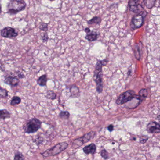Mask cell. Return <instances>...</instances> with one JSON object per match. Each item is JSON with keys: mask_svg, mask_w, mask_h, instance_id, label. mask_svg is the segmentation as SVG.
I'll return each mask as SVG.
<instances>
[{"mask_svg": "<svg viewBox=\"0 0 160 160\" xmlns=\"http://www.w3.org/2000/svg\"><path fill=\"white\" fill-rule=\"evenodd\" d=\"M107 61L106 59L102 61H98L94 71L93 80L96 84V90L98 92L101 93L103 90L104 84L102 81V68L107 63Z\"/></svg>", "mask_w": 160, "mask_h": 160, "instance_id": "obj_1", "label": "cell"}, {"mask_svg": "<svg viewBox=\"0 0 160 160\" xmlns=\"http://www.w3.org/2000/svg\"><path fill=\"white\" fill-rule=\"evenodd\" d=\"M42 122L39 119L33 118L28 120L24 124L23 129L24 132L27 134L34 133L37 132L42 126Z\"/></svg>", "mask_w": 160, "mask_h": 160, "instance_id": "obj_2", "label": "cell"}, {"mask_svg": "<svg viewBox=\"0 0 160 160\" xmlns=\"http://www.w3.org/2000/svg\"><path fill=\"white\" fill-rule=\"evenodd\" d=\"M68 146L69 144L66 142H61L58 143L51 148L47 149L43 153H41V154L44 158L49 156H55L64 151L68 148Z\"/></svg>", "mask_w": 160, "mask_h": 160, "instance_id": "obj_3", "label": "cell"}, {"mask_svg": "<svg viewBox=\"0 0 160 160\" xmlns=\"http://www.w3.org/2000/svg\"><path fill=\"white\" fill-rule=\"evenodd\" d=\"M27 7V4L23 0H12L7 6L8 13L10 14H16L23 11Z\"/></svg>", "mask_w": 160, "mask_h": 160, "instance_id": "obj_4", "label": "cell"}, {"mask_svg": "<svg viewBox=\"0 0 160 160\" xmlns=\"http://www.w3.org/2000/svg\"><path fill=\"white\" fill-rule=\"evenodd\" d=\"M147 14V12L144 9L136 13V14L132 18L130 24L131 28L133 30H135L137 29L140 28L144 24V21Z\"/></svg>", "mask_w": 160, "mask_h": 160, "instance_id": "obj_5", "label": "cell"}, {"mask_svg": "<svg viewBox=\"0 0 160 160\" xmlns=\"http://www.w3.org/2000/svg\"><path fill=\"white\" fill-rule=\"evenodd\" d=\"M96 135V132L95 131H91L83 136L77 138L73 140L72 143V148L74 149L79 148L80 147L90 141L91 140L93 139Z\"/></svg>", "mask_w": 160, "mask_h": 160, "instance_id": "obj_6", "label": "cell"}, {"mask_svg": "<svg viewBox=\"0 0 160 160\" xmlns=\"http://www.w3.org/2000/svg\"><path fill=\"white\" fill-rule=\"evenodd\" d=\"M136 95L134 91L128 90L120 95L116 100V104L119 105H124L136 97Z\"/></svg>", "mask_w": 160, "mask_h": 160, "instance_id": "obj_7", "label": "cell"}, {"mask_svg": "<svg viewBox=\"0 0 160 160\" xmlns=\"http://www.w3.org/2000/svg\"><path fill=\"white\" fill-rule=\"evenodd\" d=\"M20 80L17 76V73H16V75L14 74H7L5 76L4 82L5 84L11 86L16 87L19 84Z\"/></svg>", "mask_w": 160, "mask_h": 160, "instance_id": "obj_8", "label": "cell"}, {"mask_svg": "<svg viewBox=\"0 0 160 160\" xmlns=\"http://www.w3.org/2000/svg\"><path fill=\"white\" fill-rule=\"evenodd\" d=\"M1 35L5 38H15L18 36V33L14 28L10 27H6L2 30Z\"/></svg>", "mask_w": 160, "mask_h": 160, "instance_id": "obj_9", "label": "cell"}, {"mask_svg": "<svg viewBox=\"0 0 160 160\" xmlns=\"http://www.w3.org/2000/svg\"><path fill=\"white\" fill-rule=\"evenodd\" d=\"M147 131L149 133L155 134L160 133V125L156 121H151L147 126Z\"/></svg>", "mask_w": 160, "mask_h": 160, "instance_id": "obj_10", "label": "cell"}, {"mask_svg": "<svg viewBox=\"0 0 160 160\" xmlns=\"http://www.w3.org/2000/svg\"><path fill=\"white\" fill-rule=\"evenodd\" d=\"M140 0H129V6L130 11L137 13L141 11V7H140L141 5L139 4Z\"/></svg>", "mask_w": 160, "mask_h": 160, "instance_id": "obj_11", "label": "cell"}, {"mask_svg": "<svg viewBox=\"0 0 160 160\" xmlns=\"http://www.w3.org/2000/svg\"><path fill=\"white\" fill-rule=\"evenodd\" d=\"M83 151L86 155H94L96 152V146L94 143H91L83 148Z\"/></svg>", "mask_w": 160, "mask_h": 160, "instance_id": "obj_12", "label": "cell"}, {"mask_svg": "<svg viewBox=\"0 0 160 160\" xmlns=\"http://www.w3.org/2000/svg\"><path fill=\"white\" fill-rule=\"evenodd\" d=\"M97 37V33L96 32L94 31H91L88 34H86V35L85 37V39L90 42L96 41Z\"/></svg>", "mask_w": 160, "mask_h": 160, "instance_id": "obj_13", "label": "cell"}, {"mask_svg": "<svg viewBox=\"0 0 160 160\" xmlns=\"http://www.w3.org/2000/svg\"><path fill=\"white\" fill-rule=\"evenodd\" d=\"M47 81H48V78L47 75H43L38 79L37 83L41 86H46Z\"/></svg>", "mask_w": 160, "mask_h": 160, "instance_id": "obj_14", "label": "cell"}, {"mask_svg": "<svg viewBox=\"0 0 160 160\" xmlns=\"http://www.w3.org/2000/svg\"><path fill=\"white\" fill-rule=\"evenodd\" d=\"M102 19L99 16H94L90 20L87 21V23L89 25H99L101 22Z\"/></svg>", "mask_w": 160, "mask_h": 160, "instance_id": "obj_15", "label": "cell"}, {"mask_svg": "<svg viewBox=\"0 0 160 160\" xmlns=\"http://www.w3.org/2000/svg\"><path fill=\"white\" fill-rule=\"evenodd\" d=\"M11 117V114L9 111L6 109L0 110V119L5 120L9 119Z\"/></svg>", "mask_w": 160, "mask_h": 160, "instance_id": "obj_16", "label": "cell"}, {"mask_svg": "<svg viewBox=\"0 0 160 160\" xmlns=\"http://www.w3.org/2000/svg\"><path fill=\"white\" fill-rule=\"evenodd\" d=\"M21 102V99L20 97L14 96L11 98L10 105L12 106H15L20 105Z\"/></svg>", "mask_w": 160, "mask_h": 160, "instance_id": "obj_17", "label": "cell"}, {"mask_svg": "<svg viewBox=\"0 0 160 160\" xmlns=\"http://www.w3.org/2000/svg\"><path fill=\"white\" fill-rule=\"evenodd\" d=\"M156 0H144V3L147 8L151 9L155 5Z\"/></svg>", "mask_w": 160, "mask_h": 160, "instance_id": "obj_18", "label": "cell"}, {"mask_svg": "<svg viewBox=\"0 0 160 160\" xmlns=\"http://www.w3.org/2000/svg\"><path fill=\"white\" fill-rule=\"evenodd\" d=\"M45 97L49 99L55 100L56 98V95L54 91L49 90L47 91Z\"/></svg>", "mask_w": 160, "mask_h": 160, "instance_id": "obj_19", "label": "cell"}, {"mask_svg": "<svg viewBox=\"0 0 160 160\" xmlns=\"http://www.w3.org/2000/svg\"><path fill=\"white\" fill-rule=\"evenodd\" d=\"M134 53L135 57L138 60H140L141 57L140 52V48L138 44H136L134 46Z\"/></svg>", "mask_w": 160, "mask_h": 160, "instance_id": "obj_20", "label": "cell"}, {"mask_svg": "<svg viewBox=\"0 0 160 160\" xmlns=\"http://www.w3.org/2000/svg\"><path fill=\"white\" fill-rule=\"evenodd\" d=\"M9 91L6 89L0 87V98H5L8 97Z\"/></svg>", "mask_w": 160, "mask_h": 160, "instance_id": "obj_21", "label": "cell"}, {"mask_svg": "<svg viewBox=\"0 0 160 160\" xmlns=\"http://www.w3.org/2000/svg\"><path fill=\"white\" fill-rule=\"evenodd\" d=\"M14 160H25V158L22 153L16 151L15 153Z\"/></svg>", "mask_w": 160, "mask_h": 160, "instance_id": "obj_22", "label": "cell"}, {"mask_svg": "<svg viewBox=\"0 0 160 160\" xmlns=\"http://www.w3.org/2000/svg\"><path fill=\"white\" fill-rule=\"evenodd\" d=\"M70 113L67 111H61L59 115L60 118L64 119H68L70 118Z\"/></svg>", "mask_w": 160, "mask_h": 160, "instance_id": "obj_23", "label": "cell"}, {"mask_svg": "<svg viewBox=\"0 0 160 160\" xmlns=\"http://www.w3.org/2000/svg\"><path fill=\"white\" fill-rule=\"evenodd\" d=\"M139 96H140V98H142V99L144 100L147 96V91L146 89H141L139 92Z\"/></svg>", "mask_w": 160, "mask_h": 160, "instance_id": "obj_24", "label": "cell"}, {"mask_svg": "<svg viewBox=\"0 0 160 160\" xmlns=\"http://www.w3.org/2000/svg\"><path fill=\"white\" fill-rule=\"evenodd\" d=\"M100 155L102 158L104 160H106L110 158L109 155L107 151L105 149H102L100 152Z\"/></svg>", "mask_w": 160, "mask_h": 160, "instance_id": "obj_25", "label": "cell"}, {"mask_svg": "<svg viewBox=\"0 0 160 160\" xmlns=\"http://www.w3.org/2000/svg\"><path fill=\"white\" fill-rule=\"evenodd\" d=\"M39 29L40 30L42 31H44V32H47L48 30V24L47 23H42V24L40 25L39 27Z\"/></svg>", "mask_w": 160, "mask_h": 160, "instance_id": "obj_26", "label": "cell"}, {"mask_svg": "<svg viewBox=\"0 0 160 160\" xmlns=\"http://www.w3.org/2000/svg\"><path fill=\"white\" fill-rule=\"evenodd\" d=\"M42 41L43 43H46L49 40V36H48V33L45 32L42 35Z\"/></svg>", "mask_w": 160, "mask_h": 160, "instance_id": "obj_27", "label": "cell"}, {"mask_svg": "<svg viewBox=\"0 0 160 160\" xmlns=\"http://www.w3.org/2000/svg\"><path fill=\"white\" fill-rule=\"evenodd\" d=\"M148 137L147 136H144L143 137L141 138V139H140L139 140V143L141 144H144L147 142V141L148 140Z\"/></svg>", "mask_w": 160, "mask_h": 160, "instance_id": "obj_28", "label": "cell"}, {"mask_svg": "<svg viewBox=\"0 0 160 160\" xmlns=\"http://www.w3.org/2000/svg\"><path fill=\"white\" fill-rule=\"evenodd\" d=\"M43 140L42 138V137H39L36 139L35 140H34V142L36 143L38 145H40L42 142Z\"/></svg>", "mask_w": 160, "mask_h": 160, "instance_id": "obj_29", "label": "cell"}, {"mask_svg": "<svg viewBox=\"0 0 160 160\" xmlns=\"http://www.w3.org/2000/svg\"><path fill=\"white\" fill-rule=\"evenodd\" d=\"M107 129L109 132H112V131H113L114 129V126L113 125L111 124V125H109V126H107Z\"/></svg>", "mask_w": 160, "mask_h": 160, "instance_id": "obj_30", "label": "cell"}, {"mask_svg": "<svg viewBox=\"0 0 160 160\" xmlns=\"http://www.w3.org/2000/svg\"><path fill=\"white\" fill-rule=\"evenodd\" d=\"M0 70L2 71H4L5 70V68L3 66V64H2V62L1 61H0Z\"/></svg>", "mask_w": 160, "mask_h": 160, "instance_id": "obj_31", "label": "cell"}, {"mask_svg": "<svg viewBox=\"0 0 160 160\" xmlns=\"http://www.w3.org/2000/svg\"><path fill=\"white\" fill-rule=\"evenodd\" d=\"M91 31V30L89 28H86L85 29V32L86 34H88V33L90 32Z\"/></svg>", "mask_w": 160, "mask_h": 160, "instance_id": "obj_32", "label": "cell"}, {"mask_svg": "<svg viewBox=\"0 0 160 160\" xmlns=\"http://www.w3.org/2000/svg\"><path fill=\"white\" fill-rule=\"evenodd\" d=\"M2 13V5L1 4H0V14Z\"/></svg>", "mask_w": 160, "mask_h": 160, "instance_id": "obj_33", "label": "cell"}, {"mask_svg": "<svg viewBox=\"0 0 160 160\" xmlns=\"http://www.w3.org/2000/svg\"><path fill=\"white\" fill-rule=\"evenodd\" d=\"M50 1H55V0H49Z\"/></svg>", "mask_w": 160, "mask_h": 160, "instance_id": "obj_34", "label": "cell"}]
</instances>
